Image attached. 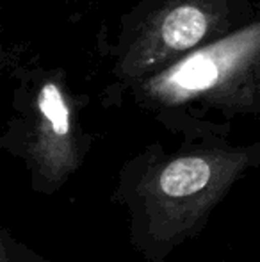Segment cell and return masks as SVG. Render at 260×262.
<instances>
[{
	"label": "cell",
	"mask_w": 260,
	"mask_h": 262,
	"mask_svg": "<svg viewBox=\"0 0 260 262\" xmlns=\"http://www.w3.org/2000/svg\"><path fill=\"white\" fill-rule=\"evenodd\" d=\"M171 130L219 136L241 116H260V11L237 31L134 84L122 98Z\"/></svg>",
	"instance_id": "1"
},
{
	"label": "cell",
	"mask_w": 260,
	"mask_h": 262,
	"mask_svg": "<svg viewBox=\"0 0 260 262\" xmlns=\"http://www.w3.org/2000/svg\"><path fill=\"white\" fill-rule=\"evenodd\" d=\"M16 88L4 146L25 157L45 182H61L80 164L87 136L79 121L80 97L63 68L18 64L11 70Z\"/></svg>",
	"instance_id": "3"
},
{
	"label": "cell",
	"mask_w": 260,
	"mask_h": 262,
	"mask_svg": "<svg viewBox=\"0 0 260 262\" xmlns=\"http://www.w3.org/2000/svg\"><path fill=\"white\" fill-rule=\"evenodd\" d=\"M258 11L260 0H139L109 43L111 82L102 105L120 107L134 84L237 31Z\"/></svg>",
	"instance_id": "2"
}]
</instances>
